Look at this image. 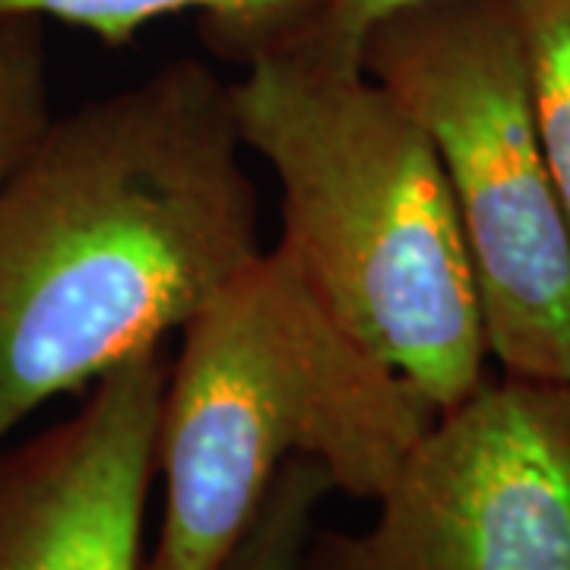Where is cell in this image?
<instances>
[{
	"instance_id": "cell-1",
	"label": "cell",
	"mask_w": 570,
	"mask_h": 570,
	"mask_svg": "<svg viewBox=\"0 0 570 570\" xmlns=\"http://www.w3.org/2000/svg\"><path fill=\"white\" fill-rule=\"evenodd\" d=\"M228 82L178 58L51 118L0 181V448L163 346L261 254Z\"/></svg>"
},
{
	"instance_id": "cell-2",
	"label": "cell",
	"mask_w": 570,
	"mask_h": 570,
	"mask_svg": "<svg viewBox=\"0 0 570 570\" xmlns=\"http://www.w3.org/2000/svg\"><path fill=\"white\" fill-rule=\"evenodd\" d=\"M245 149L279 184V245L348 333L441 415L485 384L463 225L425 130L362 63L314 48L228 82Z\"/></svg>"
},
{
	"instance_id": "cell-3",
	"label": "cell",
	"mask_w": 570,
	"mask_h": 570,
	"mask_svg": "<svg viewBox=\"0 0 570 570\" xmlns=\"http://www.w3.org/2000/svg\"><path fill=\"white\" fill-rule=\"evenodd\" d=\"M168 365L156 434L163 523L146 570H213L279 469L307 456L374 501L438 419L311 288L279 242L206 302Z\"/></svg>"
},
{
	"instance_id": "cell-4",
	"label": "cell",
	"mask_w": 570,
	"mask_h": 570,
	"mask_svg": "<svg viewBox=\"0 0 570 570\" xmlns=\"http://www.w3.org/2000/svg\"><path fill=\"white\" fill-rule=\"evenodd\" d=\"M358 63L425 130L504 377L570 384V225L535 134L513 0H422L374 20Z\"/></svg>"
},
{
	"instance_id": "cell-5",
	"label": "cell",
	"mask_w": 570,
	"mask_h": 570,
	"mask_svg": "<svg viewBox=\"0 0 570 570\" xmlns=\"http://www.w3.org/2000/svg\"><path fill=\"white\" fill-rule=\"evenodd\" d=\"M362 530L302 570H570V384L504 377L441 412Z\"/></svg>"
},
{
	"instance_id": "cell-6",
	"label": "cell",
	"mask_w": 570,
	"mask_h": 570,
	"mask_svg": "<svg viewBox=\"0 0 570 570\" xmlns=\"http://www.w3.org/2000/svg\"><path fill=\"white\" fill-rule=\"evenodd\" d=\"M163 346L108 367L70 419L0 448V570H146Z\"/></svg>"
},
{
	"instance_id": "cell-7",
	"label": "cell",
	"mask_w": 570,
	"mask_h": 570,
	"mask_svg": "<svg viewBox=\"0 0 570 570\" xmlns=\"http://www.w3.org/2000/svg\"><path fill=\"white\" fill-rule=\"evenodd\" d=\"M333 0H0L3 17L61 20L118 48L159 17L194 10L213 58L250 63L302 51L321 36Z\"/></svg>"
},
{
	"instance_id": "cell-8",
	"label": "cell",
	"mask_w": 570,
	"mask_h": 570,
	"mask_svg": "<svg viewBox=\"0 0 570 570\" xmlns=\"http://www.w3.org/2000/svg\"><path fill=\"white\" fill-rule=\"evenodd\" d=\"M535 134L570 225V0H513Z\"/></svg>"
},
{
	"instance_id": "cell-9",
	"label": "cell",
	"mask_w": 570,
	"mask_h": 570,
	"mask_svg": "<svg viewBox=\"0 0 570 570\" xmlns=\"http://www.w3.org/2000/svg\"><path fill=\"white\" fill-rule=\"evenodd\" d=\"M330 494L336 489L321 463L288 460L250 527L213 570H302L307 539Z\"/></svg>"
},
{
	"instance_id": "cell-10",
	"label": "cell",
	"mask_w": 570,
	"mask_h": 570,
	"mask_svg": "<svg viewBox=\"0 0 570 570\" xmlns=\"http://www.w3.org/2000/svg\"><path fill=\"white\" fill-rule=\"evenodd\" d=\"M45 20H0V181L26 159L51 124Z\"/></svg>"
},
{
	"instance_id": "cell-11",
	"label": "cell",
	"mask_w": 570,
	"mask_h": 570,
	"mask_svg": "<svg viewBox=\"0 0 570 570\" xmlns=\"http://www.w3.org/2000/svg\"><path fill=\"white\" fill-rule=\"evenodd\" d=\"M409 3H422V0H333L321 36L307 48L336 61L358 63V45L367 26Z\"/></svg>"
}]
</instances>
